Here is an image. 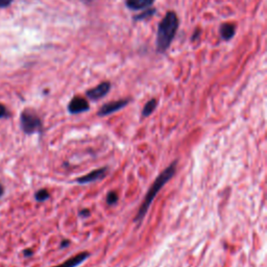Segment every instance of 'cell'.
Here are the masks:
<instances>
[{
	"label": "cell",
	"instance_id": "13",
	"mask_svg": "<svg viewBox=\"0 0 267 267\" xmlns=\"http://www.w3.org/2000/svg\"><path fill=\"white\" fill-rule=\"evenodd\" d=\"M35 197L38 202H45L46 199L49 198V192L46 189H41L37 192Z\"/></svg>",
	"mask_w": 267,
	"mask_h": 267
},
{
	"label": "cell",
	"instance_id": "15",
	"mask_svg": "<svg viewBox=\"0 0 267 267\" xmlns=\"http://www.w3.org/2000/svg\"><path fill=\"white\" fill-rule=\"evenodd\" d=\"M8 115V112L6 110V107L0 104V118H4V117H6Z\"/></svg>",
	"mask_w": 267,
	"mask_h": 267
},
{
	"label": "cell",
	"instance_id": "18",
	"mask_svg": "<svg viewBox=\"0 0 267 267\" xmlns=\"http://www.w3.org/2000/svg\"><path fill=\"white\" fill-rule=\"evenodd\" d=\"M80 217H88V216H90V211L89 210H82V211H80Z\"/></svg>",
	"mask_w": 267,
	"mask_h": 267
},
{
	"label": "cell",
	"instance_id": "2",
	"mask_svg": "<svg viewBox=\"0 0 267 267\" xmlns=\"http://www.w3.org/2000/svg\"><path fill=\"white\" fill-rule=\"evenodd\" d=\"M175 170H177V161L172 162L168 167H167L166 169H164V171L159 175V177L156 179V181L154 182V184L152 185V187L149 188V190L147 191V193L145 195V198L143 202H142L139 211L137 213V216L135 218V221L140 223L143 218L145 217L148 209L152 206L155 197L157 196L158 192L162 189V187L165 185V184L168 182L173 175L175 174Z\"/></svg>",
	"mask_w": 267,
	"mask_h": 267
},
{
	"label": "cell",
	"instance_id": "11",
	"mask_svg": "<svg viewBox=\"0 0 267 267\" xmlns=\"http://www.w3.org/2000/svg\"><path fill=\"white\" fill-rule=\"evenodd\" d=\"M158 105L157 99H150L149 102L146 103V105L143 107V111H142V116L143 117H148L150 114H153V112L156 110Z\"/></svg>",
	"mask_w": 267,
	"mask_h": 267
},
{
	"label": "cell",
	"instance_id": "20",
	"mask_svg": "<svg viewBox=\"0 0 267 267\" xmlns=\"http://www.w3.org/2000/svg\"><path fill=\"white\" fill-rule=\"evenodd\" d=\"M69 244V241H67V240H64L63 242H62V247H66L67 245H68Z\"/></svg>",
	"mask_w": 267,
	"mask_h": 267
},
{
	"label": "cell",
	"instance_id": "10",
	"mask_svg": "<svg viewBox=\"0 0 267 267\" xmlns=\"http://www.w3.org/2000/svg\"><path fill=\"white\" fill-rule=\"evenodd\" d=\"M235 31L236 27L232 23H223L219 28L220 37L224 41H230L231 39H233V37L235 36Z\"/></svg>",
	"mask_w": 267,
	"mask_h": 267
},
{
	"label": "cell",
	"instance_id": "12",
	"mask_svg": "<svg viewBox=\"0 0 267 267\" xmlns=\"http://www.w3.org/2000/svg\"><path fill=\"white\" fill-rule=\"evenodd\" d=\"M157 13L156 8H148V10H146L144 13H142L138 16L135 17V20L136 21H141V20H144V19H147L149 18V17H152L153 15H155Z\"/></svg>",
	"mask_w": 267,
	"mask_h": 267
},
{
	"label": "cell",
	"instance_id": "9",
	"mask_svg": "<svg viewBox=\"0 0 267 267\" xmlns=\"http://www.w3.org/2000/svg\"><path fill=\"white\" fill-rule=\"evenodd\" d=\"M155 0H127V6L132 11H143L150 7Z\"/></svg>",
	"mask_w": 267,
	"mask_h": 267
},
{
	"label": "cell",
	"instance_id": "1",
	"mask_svg": "<svg viewBox=\"0 0 267 267\" xmlns=\"http://www.w3.org/2000/svg\"><path fill=\"white\" fill-rule=\"evenodd\" d=\"M179 18L177 14L167 12L162 21L159 23L156 40V48L159 53H164L171 45L179 28Z\"/></svg>",
	"mask_w": 267,
	"mask_h": 267
},
{
	"label": "cell",
	"instance_id": "8",
	"mask_svg": "<svg viewBox=\"0 0 267 267\" xmlns=\"http://www.w3.org/2000/svg\"><path fill=\"white\" fill-rule=\"evenodd\" d=\"M90 254L85 252V253H80L77 256H74L70 259H68V260L65 261L64 263H62L61 265H57V266H54V267H77L79 265H80L81 263L85 262L87 259L89 258Z\"/></svg>",
	"mask_w": 267,
	"mask_h": 267
},
{
	"label": "cell",
	"instance_id": "5",
	"mask_svg": "<svg viewBox=\"0 0 267 267\" xmlns=\"http://www.w3.org/2000/svg\"><path fill=\"white\" fill-rule=\"evenodd\" d=\"M90 106L85 98L80 96H75L71 99L68 105V111L70 114H80L89 111Z\"/></svg>",
	"mask_w": 267,
	"mask_h": 267
},
{
	"label": "cell",
	"instance_id": "21",
	"mask_svg": "<svg viewBox=\"0 0 267 267\" xmlns=\"http://www.w3.org/2000/svg\"><path fill=\"white\" fill-rule=\"evenodd\" d=\"M3 194V187L1 184H0V197H1V195Z\"/></svg>",
	"mask_w": 267,
	"mask_h": 267
},
{
	"label": "cell",
	"instance_id": "7",
	"mask_svg": "<svg viewBox=\"0 0 267 267\" xmlns=\"http://www.w3.org/2000/svg\"><path fill=\"white\" fill-rule=\"evenodd\" d=\"M107 170V167H104V168H99V169H95L93 171L89 172L88 174L83 175V177L79 178L77 180V182L79 184H81V185H83V184H89V183H93V182L99 181V180H102V179H104L106 177Z\"/></svg>",
	"mask_w": 267,
	"mask_h": 267
},
{
	"label": "cell",
	"instance_id": "14",
	"mask_svg": "<svg viewBox=\"0 0 267 267\" xmlns=\"http://www.w3.org/2000/svg\"><path fill=\"white\" fill-rule=\"evenodd\" d=\"M117 200H118V196H117V193L115 191H111L108 192L107 195V205H115L117 203Z\"/></svg>",
	"mask_w": 267,
	"mask_h": 267
},
{
	"label": "cell",
	"instance_id": "3",
	"mask_svg": "<svg viewBox=\"0 0 267 267\" xmlns=\"http://www.w3.org/2000/svg\"><path fill=\"white\" fill-rule=\"evenodd\" d=\"M21 128L27 135L42 131V121L40 117L31 110H24L20 117Z\"/></svg>",
	"mask_w": 267,
	"mask_h": 267
},
{
	"label": "cell",
	"instance_id": "16",
	"mask_svg": "<svg viewBox=\"0 0 267 267\" xmlns=\"http://www.w3.org/2000/svg\"><path fill=\"white\" fill-rule=\"evenodd\" d=\"M13 2V0H0V8H4L10 5Z\"/></svg>",
	"mask_w": 267,
	"mask_h": 267
},
{
	"label": "cell",
	"instance_id": "6",
	"mask_svg": "<svg viewBox=\"0 0 267 267\" xmlns=\"http://www.w3.org/2000/svg\"><path fill=\"white\" fill-rule=\"evenodd\" d=\"M111 89V83L108 81H104L102 83H99L98 86H96L93 89H90L87 91V96L91 100H98L100 98L105 97L108 92H110Z\"/></svg>",
	"mask_w": 267,
	"mask_h": 267
},
{
	"label": "cell",
	"instance_id": "17",
	"mask_svg": "<svg viewBox=\"0 0 267 267\" xmlns=\"http://www.w3.org/2000/svg\"><path fill=\"white\" fill-rule=\"evenodd\" d=\"M199 36H200V30H199V29H196L195 32H194V36L191 38V40H192V41H195V40H197V39L199 38Z\"/></svg>",
	"mask_w": 267,
	"mask_h": 267
},
{
	"label": "cell",
	"instance_id": "19",
	"mask_svg": "<svg viewBox=\"0 0 267 267\" xmlns=\"http://www.w3.org/2000/svg\"><path fill=\"white\" fill-rule=\"evenodd\" d=\"M31 254H32V252H31V250H30V249H27V250H25V252H24V256H25V257H28V256H31Z\"/></svg>",
	"mask_w": 267,
	"mask_h": 267
},
{
	"label": "cell",
	"instance_id": "4",
	"mask_svg": "<svg viewBox=\"0 0 267 267\" xmlns=\"http://www.w3.org/2000/svg\"><path fill=\"white\" fill-rule=\"evenodd\" d=\"M129 103H130V99H120V100H115V102L107 103L100 107V110L98 111L97 114L100 117L107 116L117 111H120L121 108H123L125 106H128Z\"/></svg>",
	"mask_w": 267,
	"mask_h": 267
}]
</instances>
